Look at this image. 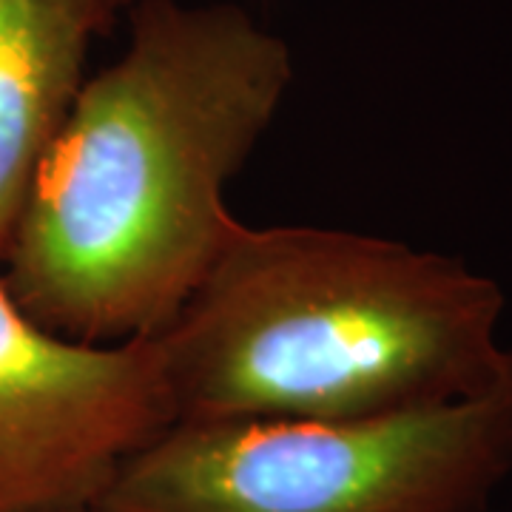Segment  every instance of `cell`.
<instances>
[{
	"mask_svg": "<svg viewBox=\"0 0 512 512\" xmlns=\"http://www.w3.org/2000/svg\"><path fill=\"white\" fill-rule=\"evenodd\" d=\"M55 512H106V510H100L97 504H86V507H69V510H55Z\"/></svg>",
	"mask_w": 512,
	"mask_h": 512,
	"instance_id": "8992f818",
	"label": "cell"
},
{
	"mask_svg": "<svg viewBox=\"0 0 512 512\" xmlns=\"http://www.w3.org/2000/svg\"><path fill=\"white\" fill-rule=\"evenodd\" d=\"M504 291L456 256L325 225H234L151 336L174 421L367 419L512 376Z\"/></svg>",
	"mask_w": 512,
	"mask_h": 512,
	"instance_id": "7a4b0ae2",
	"label": "cell"
},
{
	"mask_svg": "<svg viewBox=\"0 0 512 512\" xmlns=\"http://www.w3.org/2000/svg\"><path fill=\"white\" fill-rule=\"evenodd\" d=\"M37 168L0 282L86 345L154 336L220 256L225 191L291 92L288 43L237 3L140 0Z\"/></svg>",
	"mask_w": 512,
	"mask_h": 512,
	"instance_id": "6da1fadb",
	"label": "cell"
},
{
	"mask_svg": "<svg viewBox=\"0 0 512 512\" xmlns=\"http://www.w3.org/2000/svg\"><path fill=\"white\" fill-rule=\"evenodd\" d=\"M512 470V376L367 419L171 421L114 473L106 512H487Z\"/></svg>",
	"mask_w": 512,
	"mask_h": 512,
	"instance_id": "3957f363",
	"label": "cell"
},
{
	"mask_svg": "<svg viewBox=\"0 0 512 512\" xmlns=\"http://www.w3.org/2000/svg\"><path fill=\"white\" fill-rule=\"evenodd\" d=\"M171 421L151 336L74 342L37 325L0 282V512L97 504Z\"/></svg>",
	"mask_w": 512,
	"mask_h": 512,
	"instance_id": "277c9868",
	"label": "cell"
},
{
	"mask_svg": "<svg viewBox=\"0 0 512 512\" xmlns=\"http://www.w3.org/2000/svg\"><path fill=\"white\" fill-rule=\"evenodd\" d=\"M140 0H0V265L37 168L86 83V57Z\"/></svg>",
	"mask_w": 512,
	"mask_h": 512,
	"instance_id": "5b68a950",
	"label": "cell"
}]
</instances>
